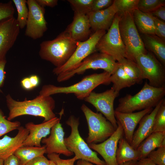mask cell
<instances>
[{"label":"cell","instance_id":"bcb514c9","mask_svg":"<svg viewBox=\"0 0 165 165\" xmlns=\"http://www.w3.org/2000/svg\"><path fill=\"white\" fill-rule=\"evenodd\" d=\"M21 84L22 87L25 90H30L34 88L31 84L29 77L24 78L21 81Z\"/></svg>","mask_w":165,"mask_h":165},{"label":"cell","instance_id":"74e56055","mask_svg":"<svg viewBox=\"0 0 165 165\" xmlns=\"http://www.w3.org/2000/svg\"><path fill=\"white\" fill-rule=\"evenodd\" d=\"M60 155L53 153L47 154V156L49 160L54 163L56 165H74L75 162L78 160L75 156L70 159H62L60 158Z\"/></svg>","mask_w":165,"mask_h":165},{"label":"cell","instance_id":"f6af8a7d","mask_svg":"<svg viewBox=\"0 0 165 165\" xmlns=\"http://www.w3.org/2000/svg\"><path fill=\"white\" fill-rule=\"evenodd\" d=\"M3 165H20L17 157L13 154L4 160Z\"/></svg>","mask_w":165,"mask_h":165},{"label":"cell","instance_id":"5b68a950","mask_svg":"<svg viewBox=\"0 0 165 165\" xmlns=\"http://www.w3.org/2000/svg\"><path fill=\"white\" fill-rule=\"evenodd\" d=\"M133 12L117 13L120 16L119 30L125 47L126 58L135 61L137 56L147 51L134 23Z\"/></svg>","mask_w":165,"mask_h":165},{"label":"cell","instance_id":"2e32d148","mask_svg":"<svg viewBox=\"0 0 165 165\" xmlns=\"http://www.w3.org/2000/svg\"><path fill=\"white\" fill-rule=\"evenodd\" d=\"M60 121L52 127L50 136L43 138L41 142L45 144L46 154L55 153L70 156L74 153L70 151L65 145L64 132Z\"/></svg>","mask_w":165,"mask_h":165},{"label":"cell","instance_id":"9a60e30c","mask_svg":"<svg viewBox=\"0 0 165 165\" xmlns=\"http://www.w3.org/2000/svg\"><path fill=\"white\" fill-rule=\"evenodd\" d=\"M20 28L13 16L0 21V59H6L19 34Z\"/></svg>","mask_w":165,"mask_h":165},{"label":"cell","instance_id":"ba28073f","mask_svg":"<svg viewBox=\"0 0 165 165\" xmlns=\"http://www.w3.org/2000/svg\"><path fill=\"white\" fill-rule=\"evenodd\" d=\"M85 116L89 128L87 143L103 142L111 136L116 129L101 113L95 112L84 104L81 107Z\"/></svg>","mask_w":165,"mask_h":165},{"label":"cell","instance_id":"d6986e66","mask_svg":"<svg viewBox=\"0 0 165 165\" xmlns=\"http://www.w3.org/2000/svg\"><path fill=\"white\" fill-rule=\"evenodd\" d=\"M90 28L87 15L74 12L73 21L65 31L73 40L80 42L87 40L90 37Z\"/></svg>","mask_w":165,"mask_h":165},{"label":"cell","instance_id":"e0dca14e","mask_svg":"<svg viewBox=\"0 0 165 165\" xmlns=\"http://www.w3.org/2000/svg\"><path fill=\"white\" fill-rule=\"evenodd\" d=\"M57 117L39 124L30 122L25 125L29 133L23 143V146L40 147L42 140L50 132L52 127L61 120Z\"/></svg>","mask_w":165,"mask_h":165},{"label":"cell","instance_id":"d590c367","mask_svg":"<svg viewBox=\"0 0 165 165\" xmlns=\"http://www.w3.org/2000/svg\"><path fill=\"white\" fill-rule=\"evenodd\" d=\"M147 158L157 165H165V147H159L151 151Z\"/></svg>","mask_w":165,"mask_h":165},{"label":"cell","instance_id":"7bdbcfd3","mask_svg":"<svg viewBox=\"0 0 165 165\" xmlns=\"http://www.w3.org/2000/svg\"><path fill=\"white\" fill-rule=\"evenodd\" d=\"M37 3L40 6L44 7L48 6L53 7L57 5V0H35Z\"/></svg>","mask_w":165,"mask_h":165},{"label":"cell","instance_id":"ffe728a7","mask_svg":"<svg viewBox=\"0 0 165 165\" xmlns=\"http://www.w3.org/2000/svg\"><path fill=\"white\" fill-rule=\"evenodd\" d=\"M118 12L113 1L110 6L105 9L90 12L87 15L91 28L94 32L99 30H108Z\"/></svg>","mask_w":165,"mask_h":165},{"label":"cell","instance_id":"7402d4cb","mask_svg":"<svg viewBox=\"0 0 165 165\" xmlns=\"http://www.w3.org/2000/svg\"><path fill=\"white\" fill-rule=\"evenodd\" d=\"M16 136L11 137L7 135L0 139V157L4 160L14 154L16 151L23 146L29 132L26 128L20 126Z\"/></svg>","mask_w":165,"mask_h":165},{"label":"cell","instance_id":"5bb4252c","mask_svg":"<svg viewBox=\"0 0 165 165\" xmlns=\"http://www.w3.org/2000/svg\"><path fill=\"white\" fill-rule=\"evenodd\" d=\"M118 127L113 134L108 139L99 144H89V147L96 151L103 158L106 165H118L116 156L118 142L123 137V128L117 122Z\"/></svg>","mask_w":165,"mask_h":165},{"label":"cell","instance_id":"836d02e7","mask_svg":"<svg viewBox=\"0 0 165 165\" xmlns=\"http://www.w3.org/2000/svg\"><path fill=\"white\" fill-rule=\"evenodd\" d=\"M139 0H115L113 2L120 14L127 12H132L137 9Z\"/></svg>","mask_w":165,"mask_h":165},{"label":"cell","instance_id":"8fae6325","mask_svg":"<svg viewBox=\"0 0 165 165\" xmlns=\"http://www.w3.org/2000/svg\"><path fill=\"white\" fill-rule=\"evenodd\" d=\"M135 61L139 66L143 79L156 88L165 87V69L164 66L154 55L147 52L137 56Z\"/></svg>","mask_w":165,"mask_h":165},{"label":"cell","instance_id":"3957f363","mask_svg":"<svg viewBox=\"0 0 165 165\" xmlns=\"http://www.w3.org/2000/svg\"><path fill=\"white\" fill-rule=\"evenodd\" d=\"M78 42L64 31L55 38L40 44L39 54L42 59L50 62L56 67L64 65L75 50Z\"/></svg>","mask_w":165,"mask_h":165},{"label":"cell","instance_id":"484cf974","mask_svg":"<svg viewBox=\"0 0 165 165\" xmlns=\"http://www.w3.org/2000/svg\"><path fill=\"white\" fill-rule=\"evenodd\" d=\"M135 25L143 34L155 35V27L153 16L150 13L143 12L137 9L133 12Z\"/></svg>","mask_w":165,"mask_h":165},{"label":"cell","instance_id":"4dcf8cb0","mask_svg":"<svg viewBox=\"0 0 165 165\" xmlns=\"http://www.w3.org/2000/svg\"><path fill=\"white\" fill-rule=\"evenodd\" d=\"M165 132V100L159 109L154 118L152 132Z\"/></svg>","mask_w":165,"mask_h":165},{"label":"cell","instance_id":"7c38bea8","mask_svg":"<svg viewBox=\"0 0 165 165\" xmlns=\"http://www.w3.org/2000/svg\"><path fill=\"white\" fill-rule=\"evenodd\" d=\"M119 95V92L112 86L110 89L101 93L92 91L84 100L92 105L97 112L104 115L116 129L118 124L115 116L113 105L115 99Z\"/></svg>","mask_w":165,"mask_h":165},{"label":"cell","instance_id":"7dc6e473","mask_svg":"<svg viewBox=\"0 0 165 165\" xmlns=\"http://www.w3.org/2000/svg\"><path fill=\"white\" fill-rule=\"evenodd\" d=\"M135 165H157L154 163L151 160L145 158L138 160Z\"/></svg>","mask_w":165,"mask_h":165},{"label":"cell","instance_id":"4fadbf2b","mask_svg":"<svg viewBox=\"0 0 165 165\" xmlns=\"http://www.w3.org/2000/svg\"><path fill=\"white\" fill-rule=\"evenodd\" d=\"M28 14L26 24L25 35L33 39L41 38L47 29L45 19L44 7L39 6L35 0H28Z\"/></svg>","mask_w":165,"mask_h":165},{"label":"cell","instance_id":"c3c4849f","mask_svg":"<svg viewBox=\"0 0 165 165\" xmlns=\"http://www.w3.org/2000/svg\"><path fill=\"white\" fill-rule=\"evenodd\" d=\"M30 81L34 88L37 86L40 82L39 79L36 75H32L29 77Z\"/></svg>","mask_w":165,"mask_h":165},{"label":"cell","instance_id":"ac0fdd59","mask_svg":"<svg viewBox=\"0 0 165 165\" xmlns=\"http://www.w3.org/2000/svg\"><path fill=\"white\" fill-rule=\"evenodd\" d=\"M152 109L153 108H149L131 113H122L115 110V117L123 128L125 138L130 145L136 126L142 117Z\"/></svg>","mask_w":165,"mask_h":165},{"label":"cell","instance_id":"60d3db41","mask_svg":"<svg viewBox=\"0 0 165 165\" xmlns=\"http://www.w3.org/2000/svg\"><path fill=\"white\" fill-rule=\"evenodd\" d=\"M50 162V160L43 155L34 158L24 165H49Z\"/></svg>","mask_w":165,"mask_h":165},{"label":"cell","instance_id":"44dd1931","mask_svg":"<svg viewBox=\"0 0 165 165\" xmlns=\"http://www.w3.org/2000/svg\"><path fill=\"white\" fill-rule=\"evenodd\" d=\"M164 98L162 99L150 113L144 116L139 122L137 129L134 132L130 145L136 149L140 143L152 133L155 116Z\"/></svg>","mask_w":165,"mask_h":165},{"label":"cell","instance_id":"7a4b0ae2","mask_svg":"<svg viewBox=\"0 0 165 165\" xmlns=\"http://www.w3.org/2000/svg\"><path fill=\"white\" fill-rule=\"evenodd\" d=\"M165 95V87L156 88L145 82L141 89L134 95L127 94L119 100L116 111L131 113L155 107Z\"/></svg>","mask_w":165,"mask_h":165},{"label":"cell","instance_id":"8992f818","mask_svg":"<svg viewBox=\"0 0 165 165\" xmlns=\"http://www.w3.org/2000/svg\"><path fill=\"white\" fill-rule=\"evenodd\" d=\"M66 123L71 129L70 135L64 138L67 148L75 154L78 160H83L97 165H106L104 161L98 157L97 153L91 149L80 135L78 130L79 119L72 115Z\"/></svg>","mask_w":165,"mask_h":165},{"label":"cell","instance_id":"9c48e42d","mask_svg":"<svg viewBox=\"0 0 165 165\" xmlns=\"http://www.w3.org/2000/svg\"><path fill=\"white\" fill-rule=\"evenodd\" d=\"M106 33L105 30H99L94 32L87 40L78 42L77 47L69 60L63 65L55 67L53 73L57 76L76 69L82 61L96 51V46L99 40Z\"/></svg>","mask_w":165,"mask_h":165},{"label":"cell","instance_id":"8d00e7d4","mask_svg":"<svg viewBox=\"0 0 165 165\" xmlns=\"http://www.w3.org/2000/svg\"><path fill=\"white\" fill-rule=\"evenodd\" d=\"M14 13L12 1L0 3V21L13 17Z\"/></svg>","mask_w":165,"mask_h":165},{"label":"cell","instance_id":"277c9868","mask_svg":"<svg viewBox=\"0 0 165 165\" xmlns=\"http://www.w3.org/2000/svg\"><path fill=\"white\" fill-rule=\"evenodd\" d=\"M111 75L105 71L99 74L94 73L86 75L78 83L68 86L45 85L42 87L39 95L48 96L57 94H73L78 99L84 100L99 85L110 84Z\"/></svg>","mask_w":165,"mask_h":165},{"label":"cell","instance_id":"f35d334b","mask_svg":"<svg viewBox=\"0 0 165 165\" xmlns=\"http://www.w3.org/2000/svg\"><path fill=\"white\" fill-rule=\"evenodd\" d=\"M155 27V35L165 40V23L164 21L153 16Z\"/></svg>","mask_w":165,"mask_h":165},{"label":"cell","instance_id":"e575fe53","mask_svg":"<svg viewBox=\"0 0 165 165\" xmlns=\"http://www.w3.org/2000/svg\"><path fill=\"white\" fill-rule=\"evenodd\" d=\"M74 12L87 14L91 11L93 0H68Z\"/></svg>","mask_w":165,"mask_h":165},{"label":"cell","instance_id":"83f0119b","mask_svg":"<svg viewBox=\"0 0 165 165\" xmlns=\"http://www.w3.org/2000/svg\"><path fill=\"white\" fill-rule=\"evenodd\" d=\"M116 70L110 78V82L113 84L112 87L116 91L119 92L122 89L130 87L134 85L125 72L121 64L118 62Z\"/></svg>","mask_w":165,"mask_h":165},{"label":"cell","instance_id":"f546056e","mask_svg":"<svg viewBox=\"0 0 165 165\" xmlns=\"http://www.w3.org/2000/svg\"><path fill=\"white\" fill-rule=\"evenodd\" d=\"M17 12L16 19L20 29H23L26 26L28 14V9L25 0H13Z\"/></svg>","mask_w":165,"mask_h":165},{"label":"cell","instance_id":"ab89813d","mask_svg":"<svg viewBox=\"0 0 165 165\" xmlns=\"http://www.w3.org/2000/svg\"><path fill=\"white\" fill-rule=\"evenodd\" d=\"M113 1L112 0H93L91 11H96L105 9L110 6Z\"/></svg>","mask_w":165,"mask_h":165},{"label":"cell","instance_id":"f907efd6","mask_svg":"<svg viewBox=\"0 0 165 165\" xmlns=\"http://www.w3.org/2000/svg\"><path fill=\"white\" fill-rule=\"evenodd\" d=\"M138 160H131L124 163L122 165H135Z\"/></svg>","mask_w":165,"mask_h":165},{"label":"cell","instance_id":"816d5d0a","mask_svg":"<svg viewBox=\"0 0 165 165\" xmlns=\"http://www.w3.org/2000/svg\"><path fill=\"white\" fill-rule=\"evenodd\" d=\"M4 160L3 159L0 157V165H3Z\"/></svg>","mask_w":165,"mask_h":165},{"label":"cell","instance_id":"4316f807","mask_svg":"<svg viewBox=\"0 0 165 165\" xmlns=\"http://www.w3.org/2000/svg\"><path fill=\"white\" fill-rule=\"evenodd\" d=\"M45 145L40 147L22 146L17 149L14 153L20 161V165H24L37 157L46 153Z\"/></svg>","mask_w":165,"mask_h":165},{"label":"cell","instance_id":"1f68e13d","mask_svg":"<svg viewBox=\"0 0 165 165\" xmlns=\"http://www.w3.org/2000/svg\"><path fill=\"white\" fill-rule=\"evenodd\" d=\"M165 4L164 0H139L137 9L143 12L151 13Z\"/></svg>","mask_w":165,"mask_h":165},{"label":"cell","instance_id":"f1b7e54d","mask_svg":"<svg viewBox=\"0 0 165 165\" xmlns=\"http://www.w3.org/2000/svg\"><path fill=\"white\" fill-rule=\"evenodd\" d=\"M118 62L121 64L125 72L134 85L142 82L143 79L142 74L139 66L135 61L124 58Z\"/></svg>","mask_w":165,"mask_h":165},{"label":"cell","instance_id":"d4e9b609","mask_svg":"<svg viewBox=\"0 0 165 165\" xmlns=\"http://www.w3.org/2000/svg\"><path fill=\"white\" fill-rule=\"evenodd\" d=\"M118 144L116 156L118 165H122L126 162L138 160L140 159L138 151L133 148L125 138H121Z\"/></svg>","mask_w":165,"mask_h":165},{"label":"cell","instance_id":"ee69618b","mask_svg":"<svg viewBox=\"0 0 165 165\" xmlns=\"http://www.w3.org/2000/svg\"><path fill=\"white\" fill-rule=\"evenodd\" d=\"M153 16L164 21L165 20V6H161L151 13Z\"/></svg>","mask_w":165,"mask_h":165},{"label":"cell","instance_id":"6da1fadb","mask_svg":"<svg viewBox=\"0 0 165 165\" xmlns=\"http://www.w3.org/2000/svg\"><path fill=\"white\" fill-rule=\"evenodd\" d=\"M6 102L9 111L7 119L11 121L23 115H29L44 118L43 122L55 117L53 110L55 101L51 96H42L39 95L31 100L25 98L24 101H17L9 94L6 97Z\"/></svg>","mask_w":165,"mask_h":165},{"label":"cell","instance_id":"681fc988","mask_svg":"<svg viewBox=\"0 0 165 165\" xmlns=\"http://www.w3.org/2000/svg\"><path fill=\"white\" fill-rule=\"evenodd\" d=\"M76 165H94L92 163L82 160H79L77 161Z\"/></svg>","mask_w":165,"mask_h":165},{"label":"cell","instance_id":"b9f144b4","mask_svg":"<svg viewBox=\"0 0 165 165\" xmlns=\"http://www.w3.org/2000/svg\"><path fill=\"white\" fill-rule=\"evenodd\" d=\"M6 61V59H0V92L1 87L3 86L6 78L5 68Z\"/></svg>","mask_w":165,"mask_h":165},{"label":"cell","instance_id":"f5cc1de1","mask_svg":"<svg viewBox=\"0 0 165 165\" xmlns=\"http://www.w3.org/2000/svg\"><path fill=\"white\" fill-rule=\"evenodd\" d=\"M49 165H56L54 163L50 160V162Z\"/></svg>","mask_w":165,"mask_h":165},{"label":"cell","instance_id":"603a6c76","mask_svg":"<svg viewBox=\"0 0 165 165\" xmlns=\"http://www.w3.org/2000/svg\"><path fill=\"white\" fill-rule=\"evenodd\" d=\"M162 147H165V132H155L144 140L136 149L139 153L141 159L146 158L150 152Z\"/></svg>","mask_w":165,"mask_h":165},{"label":"cell","instance_id":"cb8c5ba5","mask_svg":"<svg viewBox=\"0 0 165 165\" xmlns=\"http://www.w3.org/2000/svg\"><path fill=\"white\" fill-rule=\"evenodd\" d=\"M145 48L152 53L163 65H165V42L155 35L143 34L142 38Z\"/></svg>","mask_w":165,"mask_h":165},{"label":"cell","instance_id":"52a82bcc","mask_svg":"<svg viewBox=\"0 0 165 165\" xmlns=\"http://www.w3.org/2000/svg\"><path fill=\"white\" fill-rule=\"evenodd\" d=\"M119 19L117 13L108 32L101 38L96 47V51L111 56L117 62L127 57L125 47L119 30Z\"/></svg>","mask_w":165,"mask_h":165},{"label":"cell","instance_id":"30bf717a","mask_svg":"<svg viewBox=\"0 0 165 165\" xmlns=\"http://www.w3.org/2000/svg\"><path fill=\"white\" fill-rule=\"evenodd\" d=\"M118 64L117 62L111 56L100 52L94 53L86 58L76 69L57 75V80L59 82L66 81L76 74H83L89 69H102L111 75L116 70Z\"/></svg>","mask_w":165,"mask_h":165},{"label":"cell","instance_id":"d6a6232c","mask_svg":"<svg viewBox=\"0 0 165 165\" xmlns=\"http://www.w3.org/2000/svg\"><path fill=\"white\" fill-rule=\"evenodd\" d=\"M18 121L11 122L6 119L0 109V137L13 130L18 129L20 126Z\"/></svg>","mask_w":165,"mask_h":165}]
</instances>
